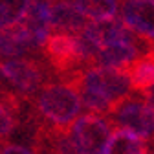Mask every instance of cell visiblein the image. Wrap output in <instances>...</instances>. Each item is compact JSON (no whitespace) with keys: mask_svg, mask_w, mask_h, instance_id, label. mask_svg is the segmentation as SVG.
<instances>
[{"mask_svg":"<svg viewBox=\"0 0 154 154\" xmlns=\"http://www.w3.org/2000/svg\"><path fill=\"white\" fill-rule=\"evenodd\" d=\"M35 112L41 118V128L68 130L79 118L83 106L79 86L73 79L66 83H48L35 94Z\"/></svg>","mask_w":154,"mask_h":154,"instance_id":"1","label":"cell"},{"mask_svg":"<svg viewBox=\"0 0 154 154\" xmlns=\"http://www.w3.org/2000/svg\"><path fill=\"white\" fill-rule=\"evenodd\" d=\"M66 79H73L79 88H88L101 94L105 99L114 105V110L119 103L128 97V92L132 90V83L127 70H116L92 64L86 70H79Z\"/></svg>","mask_w":154,"mask_h":154,"instance_id":"2","label":"cell"},{"mask_svg":"<svg viewBox=\"0 0 154 154\" xmlns=\"http://www.w3.org/2000/svg\"><path fill=\"white\" fill-rule=\"evenodd\" d=\"M72 138L79 154H105L106 145L112 138L110 121L97 114L79 116L72 125Z\"/></svg>","mask_w":154,"mask_h":154,"instance_id":"3","label":"cell"},{"mask_svg":"<svg viewBox=\"0 0 154 154\" xmlns=\"http://www.w3.org/2000/svg\"><path fill=\"white\" fill-rule=\"evenodd\" d=\"M44 53L51 68L64 77L79 72V68L75 66H85L81 59L79 41H77V35L73 33H66V31L51 33L44 44Z\"/></svg>","mask_w":154,"mask_h":154,"instance_id":"4","label":"cell"},{"mask_svg":"<svg viewBox=\"0 0 154 154\" xmlns=\"http://www.w3.org/2000/svg\"><path fill=\"white\" fill-rule=\"evenodd\" d=\"M121 128L132 130L143 140L154 138V106L145 99L127 97L110 114Z\"/></svg>","mask_w":154,"mask_h":154,"instance_id":"5","label":"cell"},{"mask_svg":"<svg viewBox=\"0 0 154 154\" xmlns=\"http://www.w3.org/2000/svg\"><path fill=\"white\" fill-rule=\"evenodd\" d=\"M2 79L18 95H35L44 86L42 64L33 59H8L2 63Z\"/></svg>","mask_w":154,"mask_h":154,"instance_id":"6","label":"cell"},{"mask_svg":"<svg viewBox=\"0 0 154 154\" xmlns=\"http://www.w3.org/2000/svg\"><path fill=\"white\" fill-rule=\"evenodd\" d=\"M150 46H152L150 42H143V38H140L136 42L105 44L95 53L94 64L105 66V68H116V70H128Z\"/></svg>","mask_w":154,"mask_h":154,"instance_id":"7","label":"cell"},{"mask_svg":"<svg viewBox=\"0 0 154 154\" xmlns=\"http://www.w3.org/2000/svg\"><path fill=\"white\" fill-rule=\"evenodd\" d=\"M83 33L97 48H101L105 44H112V42H136L140 38H143V37H136V33L125 24L123 18L90 22Z\"/></svg>","mask_w":154,"mask_h":154,"instance_id":"8","label":"cell"},{"mask_svg":"<svg viewBox=\"0 0 154 154\" xmlns=\"http://www.w3.org/2000/svg\"><path fill=\"white\" fill-rule=\"evenodd\" d=\"M121 18L134 33L149 41L154 38V0H125Z\"/></svg>","mask_w":154,"mask_h":154,"instance_id":"9","label":"cell"},{"mask_svg":"<svg viewBox=\"0 0 154 154\" xmlns=\"http://www.w3.org/2000/svg\"><path fill=\"white\" fill-rule=\"evenodd\" d=\"M88 18L75 8L72 0H55L51 6V26L57 31L79 35L86 29Z\"/></svg>","mask_w":154,"mask_h":154,"instance_id":"10","label":"cell"},{"mask_svg":"<svg viewBox=\"0 0 154 154\" xmlns=\"http://www.w3.org/2000/svg\"><path fill=\"white\" fill-rule=\"evenodd\" d=\"M0 44H2L4 61H8V59H22L29 50H33L31 37H29V31H28L24 22L17 24L13 28H8V29H2Z\"/></svg>","mask_w":154,"mask_h":154,"instance_id":"11","label":"cell"},{"mask_svg":"<svg viewBox=\"0 0 154 154\" xmlns=\"http://www.w3.org/2000/svg\"><path fill=\"white\" fill-rule=\"evenodd\" d=\"M127 72L132 83V90H136L138 94L149 90L154 85V44Z\"/></svg>","mask_w":154,"mask_h":154,"instance_id":"12","label":"cell"},{"mask_svg":"<svg viewBox=\"0 0 154 154\" xmlns=\"http://www.w3.org/2000/svg\"><path fill=\"white\" fill-rule=\"evenodd\" d=\"M105 154H149V150L143 138H140L132 130L119 127L112 132Z\"/></svg>","mask_w":154,"mask_h":154,"instance_id":"13","label":"cell"},{"mask_svg":"<svg viewBox=\"0 0 154 154\" xmlns=\"http://www.w3.org/2000/svg\"><path fill=\"white\" fill-rule=\"evenodd\" d=\"M72 2L92 22L118 18L119 0H72Z\"/></svg>","mask_w":154,"mask_h":154,"instance_id":"14","label":"cell"},{"mask_svg":"<svg viewBox=\"0 0 154 154\" xmlns=\"http://www.w3.org/2000/svg\"><path fill=\"white\" fill-rule=\"evenodd\" d=\"M20 125V101L15 92H2V140L13 136L17 127Z\"/></svg>","mask_w":154,"mask_h":154,"instance_id":"15","label":"cell"},{"mask_svg":"<svg viewBox=\"0 0 154 154\" xmlns=\"http://www.w3.org/2000/svg\"><path fill=\"white\" fill-rule=\"evenodd\" d=\"M2 4V15H0V26L2 29L13 28L20 24L31 6V0H0Z\"/></svg>","mask_w":154,"mask_h":154,"instance_id":"16","label":"cell"},{"mask_svg":"<svg viewBox=\"0 0 154 154\" xmlns=\"http://www.w3.org/2000/svg\"><path fill=\"white\" fill-rule=\"evenodd\" d=\"M79 92H81V99H83L85 108L90 110L92 114L103 116V114H112L114 112V105L108 99H105L101 94L88 90V88H79Z\"/></svg>","mask_w":154,"mask_h":154,"instance_id":"17","label":"cell"},{"mask_svg":"<svg viewBox=\"0 0 154 154\" xmlns=\"http://www.w3.org/2000/svg\"><path fill=\"white\" fill-rule=\"evenodd\" d=\"M2 154H35V150L20 143H4Z\"/></svg>","mask_w":154,"mask_h":154,"instance_id":"18","label":"cell"},{"mask_svg":"<svg viewBox=\"0 0 154 154\" xmlns=\"http://www.w3.org/2000/svg\"><path fill=\"white\" fill-rule=\"evenodd\" d=\"M141 97H143V99H145L149 105H152V106H154V85H152L149 90H145V92H143V95H141Z\"/></svg>","mask_w":154,"mask_h":154,"instance_id":"19","label":"cell"},{"mask_svg":"<svg viewBox=\"0 0 154 154\" xmlns=\"http://www.w3.org/2000/svg\"><path fill=\"white\" fill-rule=\"evenodd\" d=\"M150 154H154V152H150Z\"/></svg>","mask_w":154,"mask_h":154,"instance_id":"20","label":"cell"}]
</instances>
